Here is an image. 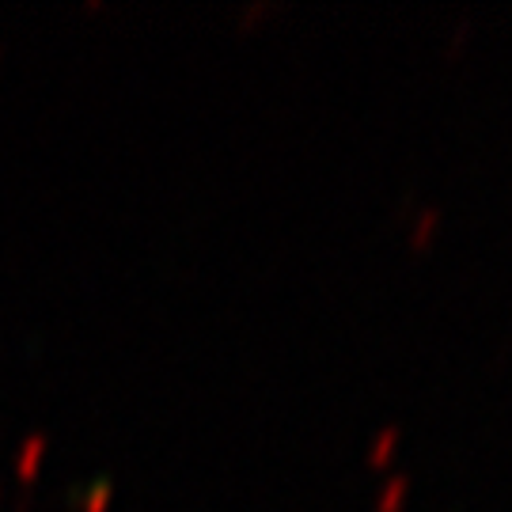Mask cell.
Returning <instances> with one entry per match:
<instances>
[{
  "instance_id": "cell-5",
  "label": "cell",
  "mask_w": 512,
  "mask_h": 512,
  "mask_svg": "<svg viewBox=\"0 0 512 512\" xmlns=\"http://www.w3.org/2000/svg\"><path fill=\"white\" fill-rule=\"evenodd\" d=\"M437 224H440L437 209H425V213H421V220H418V228H414V236H410V243L421 251V247L429 243V236H433V228H437Z\"/></svg>"
},
{
  "instance_id": "cell-4",
  "label": "cell",
  "mask_w": 512,
  "mask_h": 512,
  "mask_svg": "<svg viewBox=\"0 0 512 512\" xmlns=\"http://www.w3.org/2000/svg\"><path fill=\"white\" fill-rule=\"evenodd\" d=\"M110 497H114V490H110V482L103 478V482H95V486H92V494L76 497V501L84 505V512H107L110 509Z\"/></svg>"
},
{
  "instance_id": "cell-1",
  "label": "cell",
  "mask_w": 512,
  "mask_h": 512,
  "mask_svg": "<svg viewBox=\"0 0 512 512\" xmlns=\"http://www.w3.org/2000/svg\"><path fill=\"white\" fill-rule=\"evenodd\" d=\"M42 456H46V437H27L23 440V448H19L16 456V475L23 478V482H31V478L38 475V463H42Z\"/></svg>"
},
{
  "instance_id": "cell-3",
  "label": "cell",
  "mask_w": 512,
  "mask_h": 512,
  "mask_svg": "<svg viewBox=\"0 0 512 512\" xmlns=\"http://www.w3.org/2000/svg\"><path fill=\"white\" fill-rule=\"evenodd\" d=\"M406 490H410V478H406V475H395L391 482H387V490H384V497H380L376 512H399V509H403Z\"/></svg>"
},
{
  "instance_id": "cell-2",
  "label": "cell",
  "mask_w": 512,
  "mask_h": 512,
  "mask_svg": "<svg viewBox=\"0 0 512 512\" xmlns=\"http://www.w3.org/2000/svg\"><path fill=\"white\" fill-rule=\"evenodd\" d=\"M395 444H399V429H395V425H387L384 433L372 440V448H368V463H372V467H387V459H391V452H395Z\"/></svg>"
}]
</instances>
